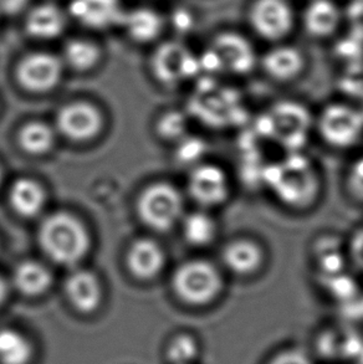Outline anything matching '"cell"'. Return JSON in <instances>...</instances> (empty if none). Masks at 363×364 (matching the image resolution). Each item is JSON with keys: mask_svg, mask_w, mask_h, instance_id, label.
<instances>
[{"mask_svg": "<svg viewBox=\"0 0 363 364\" xmlns=\"http://www.w3.org/2000/svg\"><path fill=\"white\" fill-rule=\"evenodd\" d=\"M266 187L281 207L302 214L317 204L322 194V174L317 164L301 151L288 152L269 167Z\"/></svg>", "mask_w": 363, "mask_h": 364, "instance_id": "1", "label": "cell"}, {"mask_svg": "<svg viewBox=\"0 0 363 364\" xmlns=\"http://www.w3.org/2000/svg\"><path fill=\"white\" fill-rule=\"evenodd\" d=\"M228 276L218 261L191 259L174 271L173 290L178 299L191 307H208L226 294Z\"/></svg>", "mask_w": 363, "mask_h": 364, "instance_id": "2", "label": "cell"}, {"mask_svg": "<svg viewBox=\"0 0 363 364\" xmlns=\"http://www.w3.org/2000/svg\"><path fill=\"white\" fill-rule=\"evenodd\" d=\"M39 242L45 254L54 262L74 266L88 254L90 237L78 218L70 213L58 212L41 223Z\"/></svg>", "mask_w": 363, "mask_h": 364, "instance_id": "3", "label": "cell"}, {"mask_svg": "<svg viewBox=\"0 0 363 364\" xmlns=\"http://www.w3.org/2000/svg\"><path fill=\"white\" fill-rule=\"evenodd\" d=\"M314 132L332 151H359L363 142V112L349 102H327L314 116Z\"/></svg>", "mask_w": 363, "mask_h": 364, "instance_id": "4", "label": "cell"}, {"mask_svg": "<svg viewBox=\"0 0 363 364\" xmlns=\"http://www.w3.org/2000/svg\"><path fill=\"white\" fill-rule=\"evenodd\" d=\"M270 249L253 232H238L221 242L218 264L226 275L239 281H253L270 265Z\"/></svg>", "mask_w": 363, "mask_h": 364, "instance_id": "5", "label": "cell"}, {"mask_svg": "<svg viewBox=\"0 0 363 364\" xmlns=\"http://www.w3.org/2000/svg\"><path fill=\"white\" fill-rule=\"evenodd\" d=\"M188 193L201 209L213 212L231 202L234 181L219 163H196L188 177Z\"/></svg>", "mask_w": 363, "mask_h": 364, "instance_id": "6", "label": "cell"}, {"mask_svg": "<svg viewBox=\"0 0 363 364\" xmlns=\"http://www.w3.org/2000/svg\"><path fill=\"white\" fill-rule=\"evenodd\" d=\"M138 215L142 222L158 232L168 230L183 214V198L172 184L154 183L138 198Z\"/></svg>", "mask_w": 363, "mask_h": 364, "instance_id": "7", "label": "cell"}, {"mask_svg": "<svg viewBox=\"0 0 363 364\" xmlns=\"http://www.w3.org/2000/svg\"><path fill=\"white\" fill-rule=\"evenodd\" d=\"M248 21L261 39L279 44L293 33L296 14L289 0H253L248 9Z\"/></svg>", "mask_w": 363, "mask_h": 364, "instance_id": "8", "label": "cell"}, {"mask_svg": "<svg viewBox=\"0 0 363 364\" xmlns=\"http://www.w3.org/2000/svg\"><path fill=\"white\" fill-rule=\"evenodd\" d=\"M209 63L234 75H246L259 65L256 49L244 35L236 31H221L211 41Z\"/></svg>", "mask_w": 363, "mask_h": 364, "instance_id": "9", "label": "cell"}, {"mask_svg": "<svg viewBox=\"0 0 363 364\" xmlns=\"http://www.w3.org/2000/svg\"><path fill=\"white\" fill-rule=\"evenodd\" d=\"M64 63L49 51H33L24 55L15 69L20 86L34 94H44L59 84Z\"/></svg>", "mask_w": 363, "mask_h": 364, "instance_id": "10", "label": "cell"}, {"mask_svg": "<svg viewBox=\"0 0 363 364\" xmlns=\"http://www.w3.org/2000/svg\"><path fill=\"white\" fill-rule=\"evenodd\" d=\"M268 79L278 85H290L298 81L307 69L304 51L294 45L279 43L259 58V65Z\"/></svg>", "mask_w": 363, "mask_h": 364, "instance_id": "11", "label": "cell"}, {"mask_svg": "<svg viewBox=\"0 0 363 364\" xmlns=\"http://www.w3.org/2000/svg\"><path fill=\"white\" fill-rule=\"evenodd\" d=\"M196 68V60L179 41H164L158 45L151 59L154 77L164 85L178 84L191 76Z\"/></svg>", "mask_w": 363, "mask_h": 364, "instance_id": "12", "label": "cell"}, {"mask_svg": "<svg viewBox=\"0 0 363 364\" xmlns=\"http://www.w3.org/2000/svg\"><path fill=\"white\" fill-rule=\"evenodd\" d=\"M122 0H69V19L93 31L120 26L125 14Z\"/></svg>", "mask_w": 363, "mask_h": 364, "instance_id": "13", "label": "cell"}, {"mask_svg": "<svg viewBox=\"0 0 363 364\" xmlns=\"http://www.w3.org/2000/svg\"><path fill=\"white\" fill-rule=\"evenodd\" d=\"M24 15L25 33L39 41L59 39L70 20L66 10L51 1L30 5Z\"/></svg>", "mask_w": 363, "mask_h": 364, "instance_id": "14", "label": "cell"}, {"mask_svg": "<svg viewBox=\"0 0 363 364\" xmlns=\"http://www.w3.org/2000/svg\"><path fill=\"white\" fill-rule=\"evenodd\" d=\"M56 123L65 137L81 142L91 139L100 132L102 117L93 105L73 102L61 107Z\"/></svg>", "mask_w": 363, "mask_h": 364, "instance_id": "15", "label": "cell"}, {"mask_svg": "<svg viewBox=\"0 0 363 364\" xmlns=\"http://www.w3.org/2000/svg\"><path fill=\"white\" fill-rule=\"evenodd\" d=\"M310 259L315 271L324 277L340 276L349 270L344 237L335 232H324L311 242Z\"/></svg>", "mask_w": 363, "mask_h": 364, "instance_id": "16", "label": "cell"}, {"mask_svg": "<svg viewBox=\"0 0 363 364\" xmlns=\"http://www.w3.org/2000/svg\"><path fill=\"white\" fill-rule=\"evenodd\" d=\"M301 21L306 34L314 39H327L336 34L342 23V13L335 0H310Z\"/></svg>", "mask_w": 363, "mask_h": 364, "instance_id": "17", "label": "cell"}, {"mask_svg": "<svg viewBox=\"0 0 363 364\" xmlns=\"http://www.w3.org/2000/svg\"><path fill=\"white\" fill-rule=\"evenodd\" d=\"M120 26L136 44H151L162 35L164 20L157 10L137 6L125 10Z\"/></svg>", "mask_w": 363, "mask_h": 364, "instance_id": "18", "label": "cell"}, {"mask_svg": "<svg viewBox=\"0 0 363 364\" xmlns=\"http://www.w3.org/2000/svg\"><path fill=\"white\" fill-rule=\"evenodd\" d=\"M65 292L70 304L83 314H91L98 310L102 299V289L98 276L88 270L70 274L65 282Z\"/></svg>", "mask_w": 363, "mask_h": 364, "instance_id": "19", "label": "cell"}, {"mask_svg": "<svg viewBox=\"0 0 363 364\" xmlns=\"http://www.w3.org/2000/svg\"><path fill=\"white\" fill-rule=\"evenodd\" d=\"M183 237L189 245L204 249L218 242L221 224L211 210L198 209L186 214L182 220Z\"/></svg>", "mask_w": 363, "mask_h": 364, "instance_id": "20", "label": "cell"}, {"mask_svg": "<svg viewBox=\"0 0 363 364\" xmlns=\"http://www.w3.org/2000/svg\"><path fill=\"white\" fill-rule=\"evenodd\" d=\"M164 265V254L157 242L149 239H140L130 246L127 266L133 275L148 280L159 274Z\"/></svg>", "mask_w": 363, "mask_h": 364, "instance_id": "21", "label": "cell"}, {"mask_svg": "<svg viewBox=\"0 0 363 364\" xmlns=\"http://www.w3.org/2000/svg\"><path fill=\"white\" fill-rule=\"evenodd\" d=\"M10 204L15 212L25 218L35 217L44 208L46 196L39 183L20 178L10 188Z\"/></svg>", "mask_w": 363, "mask_h": 364, "instance_id": "22", "label": "cell"}, {"mask_svg": "<svg viewBox=\"0 0 363 364\" xmlns=\"http://www.w3.org/2000/svg\"><path fill=\"white\" fill-rule=\"evenodd\" d=\"M102 58V50L93 40L74 38L65 44L61 60L70 69L88 73L95 69Z\"/></svg>", "mask_w": 363, "mask_h": 364, "instance_id": "23", "label": "cell"}, {"mask_svg": "<svg viewBox=\"0 0 363 364\" xmlns=\"http://www.w3.org/2000/svg\"><path fill=\"white\" fill-rule=\"evenodd\" d=\"M51 282L50 271L36 261H24L15 269L14 285L23 295H43Z\"/></svg>", "mask_w": 363, "mask_h": 364, "instance_id": "24", "label": "cell"}, {"mask_svg": "<svg viewBox=\"0 0 363 364\" xmlns=\"http://www.w3.org/2000/svg\"><path fill=\"white\" fill-rule=\"evenodd\" d=\"M34 346L29 338L13 328L0 330V364H30Z\"/></svg>", "mask_w": 363, "mask_h": 364, "instance_id": "25", "label": "cell"}, {"mask_svg": "<svg viewBox=\"0 0 363 364\" xmlns=\"http://www.w3.org/2000/svg\"><path fill=\"white\" fill-rule=\"evenodd\" d=\"M344 197L357 207H363V149L351 153L341 174Z\"/></svg>", "mask_w": 363, "mask_h": 364, "instance_id": "26", "label": "cell"}, {"mask_svg": "<svg viewBox=\"0 0 363 364\" xmlns=\"http://www.w3.org/2000/svg\"><path fill=\"white\" fill-rule=\"evenodd\" d=\"M54 131L44 122H29L19 132L20 147L30 154H44L54 146Z\"/></svg>", "mask_w": 363, "mask_h": 364, "instance_id": "27", "label": "cell"}, {"mask_svg": "<svg viewBox=\"0 0 363 364\" xmlns=\"http://www.w3.org/2000/svg\"><path fill=\"white\" fill-rule=\"evenodd\" d=\"M198 355L199 343L193 336L182 333L168 343L167 358L171 364H193Z\"/></svg>", "mask_w": 363, "mask_h": 364, "instance_id": "28", "label": "cell"}, {"mask_svg": "<svg viewBox=\"0 0 363 364\" xmlns=\"http://www.w3.org/2000/svg\"><path fill=\"white\" fill-rule=\"evenodd\" d=\"M344 246L349 271L363 276V223L344 237Z\"/></svg>", "mask_w": 363, "mask_h": 364, "instance_id": "29", "label": "cell"}, {"mask_svg": "<svg viewBox=\"0 0 363 364\" xmlns=\"http://www.w3.org/2000/svg\"><path fill=\"white\" fill-rule=\"evenodd\" d=\"M265 364H316L312 355L307 350L290 346L281 350H276L275 353L268 358Z\"/></svg>", "mask_w": 363, "mask_h": 364, "instance_id": "30", "label": "cell"}, {"mask_svg": "<svg viewBox=\"0 0 363 364\" xmlns=\"http://www.w3.org/2000/svg\"><path fill=\"white\" fill-rule=\"evenodd\" d=\"M186 129V119L183 114L177 111H171L163 114L157 123V131L159 136L167 139H176L182 137Z\"/></svg>", "mask_w": 363, "mask_h": 364, "instance_id": "31", "label": "cell"}, {"mask_svg": "<svg viewBox=\"0 0 363 364\" xmlns=\"http://www.w3.org/2000/svg\"><path fill=\"white\" fill-rule=\"evenodd\" d=\"M201 153H203V143L199 139H194V138L184 139L177 148L178 161L184 164L199 163Z\"/></svg>", "mask_w": 363, "mask_h": 364, "instance_id": "32", "label": "cell"}, {"mask_svg": "<svg viewBox=\"0 0 363 364\" xmlns=\"http://www.w3.org/2000/svg\"><path fill=\"white\" fill-rule=\"evenodd\" d=\"M31 0H0V15L18 16L29 9Z\"/></svg>", "mask_w": 363, "mask_h": 364, "instance_id": "33", "label": "cell"}, {"mask_svg": "<svg viewBox=\"0 0 363 364\" xmlns=\"http://www.w3.org/2000/svg\"><path fill=\"white\" fill-rule=\"evenodd\" d=\"M8 295V286L5 284L4 279L0 276V305L4 302Z\"/></svg>", "mask_w": 363, "mask_h": 364, "instance_id": "34", "label": "cell"}, {"mask_svg": "<svg viewBox=\"0 0 363 364\" xmlns=\"http://www.w3.org/2000/svg\"><path fill=\"white\" fill-rule=\"evenodd\" d=\"M1 177H3V173H1V169H0V183H1Z\"/></svg>", "mask_w": 363, "mask_h": 364, "instance_id": "35", "label": "cell"}]
</instances>
